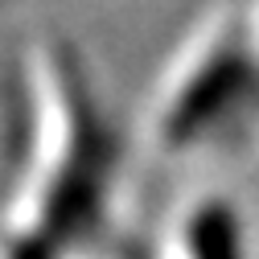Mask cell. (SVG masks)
Masks as SVG:
<instances>
[{"instance_id":"2","label":"cell","mask_w":259,"mask_h":259,"mask_svg":"<svg viewBox=\"0 0 259 259\" xmlns=\"http://www.w3.org/2000/svg\"><path fill=\"white\" fill-rule=\"evenodd\" d=\"M259 115V50L247 9H214L185 33L160 78L148 136L165 156L210 152Z\"/></svg>"},{"instance_id":"1","label":"cell","mask_w":259,"mask_h":259,"mask_svg":"<svg viewBox=\"0 0 259 259\" xmlns=\"http://www.w3.org/2000/svg\"><path fill=\"white\" fill-rule=\"evenodd\" d=\"M119 140L70 46H33L9 78L0 259L82 255L107 218Z\"/></svg>"},{"instance_id":"3","label":"cell","mask_w":259,"mask_h":259,"mask_svg":"<svg viewBox=\"0 0 259 259\" xmlns=\"http://www.w3.org/2000/svg\"><path fill=\"white\" fill-rule=\"evenodd\" d=\"M160 259H247V226L231 198L202 193L173 218Z\"/></svg>"},{"instance_id":"4","label":"cell","mask_w":259,"mask_h":259,"mask_svg":"<svg viewBox=\"0 0 259 259\" xmlns=\"http://www.w3.org/2000/svg\"><path fill=\"white\" fill-rule=\"evenodd\" d=\"M247 21H251V37H255V50H259V0L247 9Z\"/></svg>"}]
</instances>
